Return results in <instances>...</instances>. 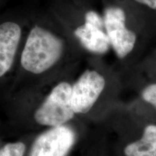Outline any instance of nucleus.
Here are the masks:
<instances>
[{
	"mask_svg": "<svg viewBox=\"0 0 156 156\" xmlns=\"http://www.w3.org/2000/svg\"><path fill=\"white\" fill-rule=\"evenodd\" d=\"M125 156H156V125L150 124L140 140L126 146Z\"/></svg>",
	"mask_w": 156,
	"mask_h": 156,
	"instance_id": "obj_8",
	"label": "nucleus"
},
{
	"mask_svg": "<svg viewBox=\"0 0 156 156\" xmlns=\"http://www.w3.org/2000/svg\"><path fill=\"white\" fill-rule=\"evenodd\" d=\"M25 145L21 142H12L5 145L0 150V156H23Z\"/></svg>",
	"mask_w": 156,
	"mask_h": 156,
	"instance_id": "obj_9",
	"label": "nucleus"
},
{
	"mask_svg": "<svg viewBox=\"0 0 156 156\" xmlns=\"http://www.w3.org/2000/svg\"><path fill=\"white\" fill-rule=\"evenodd\" d=\"M104 28L117 56L124 58L134 48L136 36L126 27V15L119 7H111L104 12Z\"/></svg>",
	"mask_w": 156,
	"mask_h": 156,
	"instance_id": "obj_3",
	"label": "nucleus"
},
{
	"mask_svg": "<svg viewBox=\"0 0 156 156\" xmlns=\"http://www.w3.org/2000/svg\"><path fill=\"white\" fill-rule=\"evenodd\" d=\"M75 36L86 49L95 54H104L111 44L103 28L85 22L76 29Z\"/></svg>",
	"mask_w": 156,
	"mask_h": 156,
	"instance_id": "obj_7",
	"label": "nucleus"
},
{
	"mask_svg": "<svg viewBox=\"0 0 156 156\" xmlns=\"http://www.w3.org/2000/svg\"><path fill=\"white\" fill-rule=\"evenodd\" d=\"M75 142V134L67 126L52 127L34 142L30 156H66Z\"/></svg>",
	"mask_w": 156,
	"mask_h": 156,
	"instance_id": "obj_5",
	"label": "nucleus"
},
{
	"mask_svg": "<svg viewBox=\"0 0 156 156\" xmlns=\"http://www.w3.org/2000/svg\"><path fill=\"white\" fill-rule=\"evenodd\" d=\"M106 85L104 77L94 70H86L72 87V105L75 114L88 112Z\"/></svg>",
	"mask_w": 156,
	"mask_h": 156,
	"instance_id": "obj_4",
	"label": "nucleus"
},
{
	"mask_svg": "<svg viewBox=\"0 0 156 156\" xmlns=\"http://www.w3.org/2000/svg\"><path fill=\"white\" fill-rule=\"evenodd\" d=\"M21 35L22 29L18 23L7 21L0 24V77L12 65Z\"/></svg>",
	"mask_w": 156,
	"mask_h": 156,
	"instance_id": "obj_6",
	"label": "nucleus"
},
{
	"mask_svg": "<svg viewBox=\"0 0 156 156\" xmlns=\"http://www.w3.org/2000/svg\"><path fill=\"white\" fill-rule=\"evenodd\" d=\"M144 101L156 108V84H151L144 89L142 93Z\"/></svg>",
	"mask_w": 156,
	"mask_h": 156,
	"instance_id": "obj_10",
	"label": "nucleus"
},
{
	"mask_svg": "<svg viewBox=\"0 0 156 156\" xmlns=\"http://www.w3.org/2000/svg\"><path fill=\"white\" fill-rule=\"evenodd\" d=\"M75 114L72 105V86L62 82L52 90L37 109L34 118L39 124L56 127L69 122Z\"/></svg>",
	"mask_w": 156,
	"mask_h": 156,
	"instance_id": "obj_2",
	"label": "nucleus"
},
{
	"mask_svg": "<svg viewBox=\"0 0 156 156\" xmlns=\"http://www.w3.org/2000/svg\"><path fill=\"white\" fill-rule=\"evenodd\" d=\"M134 1L147 6L151 9H156V0H134Z\"/></svg>",
	"mask_w": 156,
	"mask_h": 156,
	"instance_id": "obj_12",
	"label": "nucleus"
},
{
	"mask_svg": "<svg viewBox=\"0 0 156 156\" xmlns=\"http://www.w3.org/2000/svg\"><path fill=\"white\" fill-rule=\"evenodd\" d=\"M85 22L91 23V24L100 27L101 28H104L103 19L95 12L90 11L86 13V15H85Z\"/></svg>",
	"mask_w": 156,
	"mask_h": 156,
	"instance_id": "obj_11",
	"label": "nucleus"
},
{
	"mask_svg": "<svg viewBox=\"0 0 156 156\" xmlns=\"http://www.w3.org/2000/svg\"><path fill=\"white\" fill-rule=\"evenodd\" d=\"M64 44L51 31L35 25L29 33L22 55L21 65L34 74H41L52 67L61 58Z\"/></svg>",
	"mask_w": 156,
	"mask_h": 156,
	"instance_id": "obj_1",
	"label": "nucleus"
}]
</instances>
